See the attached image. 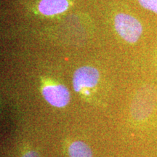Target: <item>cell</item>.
<instances>
[{"mask_svg": "<svg viewBox=\"0 0 157 157\" xmlns=\"http://www.w3.org/2000/svg\"><path fill=\"white\" fill-rule=\"evenodd\" d=\"M70 157H93L92 151L86 143L82 141H76L68 148Z\"/></svg>", "mask_w": 157, "mask_h": 157, "instance_id": "cell-6", "label": "cell"}, {"mask_svg": "<svg viewBox=\"0 0 157 157\" xmlns=\"http://www.w3.org/2000/svg\"><path fill=\"white\" fill-rule=\"evenodd\" d=\"M156 103L154 94H143L132 103L131 113L135 120L143 121L151 114Z\"/></svg>", "mask_w": 157, "mask_h": 157, "instance_id": "cell-3", "label": "cell"}, {"mask_svg": "<svg viewBox=\"0 0 157 157\" xmlns=\"http://www.w3.org/2000/svg\"><path fill=\"white\" fill-rule=\"evenodd\" d=\"M114 26L121 38L129 43L137 42L143 32L142 25L138 20L124 13H119L116 15Z\"/></svg>", "mask_w": 157, "mask_h": 157, "instance_id": "cell-1", "label": "cell"}, {"mask_svg": "<svg viewBox=\"0 0 157 157\" xmlns=\"http://www.w3.org/2000/svg\"><path fill=\"white\" fill-rule=\"evenodd\" d=\"M138 2L145 9L157 14V0H138Z\"/></svg>", "mask_w": 157, "mask_h": 157, "instance_id": "cell-7", "label": "cell"}, {"mask_svg": "<svg viewBox=\"0 0 157 157\" xmlns=\"http://www.w3.org/2000/svg\"><path fill=\"white\" fill-rule=\"evenodd\" d=\"M68 7L67 0H42L39 10L45 15H53L63 13Z\"/></svg>", "mask_w": 157, "mask_h": 157, "instance_id": "cell-5", "label": "cell"}, {"mask_svg": "<svg viewBox=\"0 0 157 157\" xmlns=\"http://www.w3.org/2000/svg\"><path fill=\"white\" fill-rule=\"evenodd\" d=\"M22 157H39L37 153L35 151H29L25 154Z\"/></svg>", "mask_w": 157, "mask_h": 157, "instance_id": "cell-8", "label": "cell"}, {"mask_svg": "<svg viewBox=\"0 0 157 157\" xmlns=\"http://www.w3.org/2000/svg\"><path fill=\"white\" fill-rule=\"evenodd\" d=\"M99 80V72L90 66L78 68L74 74L73 86L76 92L81 91L82 88L93 87Z\"/></svg>", "mask_w": 157, "mask_h": 157, "instance_id": "cell-2", "label": "cell"}, {"mask_svg": "<svg viewBox=\"0 0 157 157\" xmlns=\"http://www.w3.org/2000/svg\"><path fill=\"white\" fill-rule=\"evenodd\" d=\"M44 98L50 105L61 108L66 106L69 102L70 94L63 85H50L43 88Z\"/></svg>", "mask_w": 157, "mask_h": 157, "instance_id": "cell-4", "label": "cell"}]
</instances>
